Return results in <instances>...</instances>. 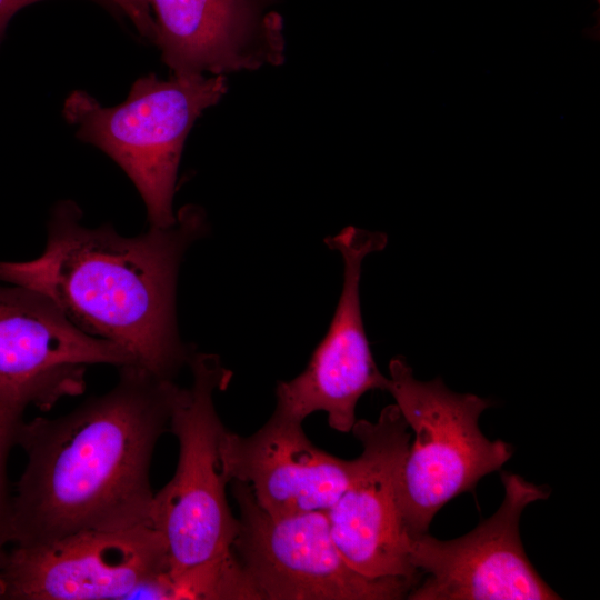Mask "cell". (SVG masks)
<instances>
[{"instance_id": "6da1fadb", "label": "cell", "mask_w": 600, "mask_h": 600, "mask_svg": "<svg viewBox=\"0 0 600 600\" xmlns=\"http://www.w3.org/2000/svg\"><path fill=\"white\" fill-rule=\"evenodd\" d=\"M176 388L123 366L107 393L66 416L23 421L17 444L28 463L4 521L9 542L32 546L150 523V464L169 431Z\"/></svg>"}, {"instance_id": "7a4b0ae2", "label": "cell", "mask_w": 600, "mask_h": 600, "mask_svg": "<svg viewBox=\"0 0 600 600\" xmlns=\"http://www.w3.org/2000/svg\"><path fill=\"white\" fill-rule=\"evenodd\" d=\"M79 206L56 204L43 252L31 261L0 262V281L49 298L83 332L123 349L134 364L173 380L191 351L176 317L178 270L207 229L204 211L182 207L176 221L137 237L110 224L89 228Z\"/></svg>"}, {"instance_id": "3957f363", "label": "cell", "mask_w": 600, "mask_h": 600, "mask_svg": "<svg viewBox=\"0 0 600 600\" xmlns=\"http://www.w3.org/2000/svg\"><path fill=\"white\" fill-rule=\"evenodd\" d=\"M192 382L177 386L169 431L179 443L171 480L153 496L150 523L168 551L166 576L188 572L232 574L242 570L233 543L239 522L227 502L230 482L222 464L220 443L224 431L213 401L226 389L231 371L218 356L191 353Z\"/></svg>"}, {"instance_id": "277c9868", "label": "cell", "mask_w": 600, "mask_h": 600, "mask_svg": "<svg viewBox=\"0 0 600 600\" xmlns=\"http://www.w3.org/2000/svg\"><path fill=\"white\" fill-rule=\"evenodd\" d=\"M228 90L224 76L154 73L138 78L127 99L102 106L84 90L64 100V120L76 137L110 157L130 178L147 210L150 228L176 221L172 201L187 137L197 119Z\"/></svg>"}, {"instance_id": "5b68a950", "label": "cell", "mask_w": 600, "mask_h": 600, "mask_svg": "<svg viewBox=\"0 0 600 600\" xmlns=\"http://www.w3.org/2000/svg\"><path fill=\"white\" fill-rule=\"evenodd\" d=\"M387 391L414 432L399 472L398 504L406 537H418L446 503L500 470L513 448L481 432L489 400L453 392L440 378L417 380L402 357L390 361Z\"/></svg>"}, {"instance_id": "8992f818", "label": "cell", "mask_w": 600, "mask_h": 600, "mask_svg": "<svg viewBox=\"0 0 600 600\" xmlns=\"http://www.w3.org/2000/svg\"><path fill=\"white\" fill-rule=\"evenodd\" d=\"M230 482L240 510L233 550L258 600H396L420 582L358 572L333 540L328 511L274 516L247 484Z\"/></svg>"}, {"instance_id": "52a82bcc", "label": "cell", "mask_w": 600, "mask_h": 600, "mask_svg": "<svg viewBox=\"0 0 600 600\" xmlns=\"http://www.w3.org/2000/svg\"><path fill=\"white\" fill-rule=\"evenodd\" d=\"M168 569L164 540L150 523L87 530L7 549L0 564V599H137Z\"/></svg>"}, {"instance_id": "ba28073f", "label": "cell", "mask_w": 600, "mask_h": 600, "mask_svg": "<svg viewBox=\"0 0 600 600\" xmlns=\"http://www.w3.org/2000/svg\"><path fill=\"white\" fill-rule=\"evenodd\" d=\"M504 498L499 509L469 533L439 540L428 532L406 537L408 559L428 574L410 600H558L529 561L519 523L523 510L551 490L521 476L501 472Z\"/></svg>"}, {"instance_id": "9c48e42d", "label": "cell", "mask_w": 600, "mask_h": 600, "mask_svg": "<svg viewBox=\"0 0 600 600\" xmlns=\"http://www.w3.org/2000/svg\"><path fill=\"white\" fill-rule=\"evenodd\" d=\"M134 364L118 346L77 328L46 296L0 286V394L49 410L86 387L89 366ZM136 366V364H134Z\"/></svg>"}, {"instance_id": "30bf717a", "label": "cell", "mask_w": 600, "mask_h": 600, "mask_svg": "<svg viewBox=\"0 0 600 600\" xmlns=\"http://www.w3.org/2000/svg\"><path fill=\"white\" fill-rule=\"evenodd\" d=\"M326 244L343 260V283L331 323L306 369L276 388L277 411L303 422L323 411L329 426L351 432L359 399L370 390L387 391L389 379L378 369L366 334L359 297L363 259L382 250L387 236L352 226L328 237Z\"/></svg>"}, {"instance_id": "8fae6325", "label": "cell", "mask_w": 600, "mask_h": 600, "mask_svg": "<svg viewBox=\"0 0 600 600\" xmlns=\"http://www.w3.org/2000/svg\"><path fill=\"white\" fill-rule=\"evenodd\" d=\"M409 426L397 404L376 422L356 420L351 432L362 446L349 484L328 510L333 540L358 572L370 578L420 580L408 559L398 504L399 472L410 446Z\"/></svg>"}, {"instance_id": "7c38bea8", "label": "cell", "mask_w": 600, "mask_h": 600, "mask_svg": "<svg viewBox=\"0 0 600 600\" xmlns=\"http://www.w3.org/2000/svg\"><path fill=\"white\" fill-rule=\"evenodd\" d=\"M153 43L173 76L257 70L284 62L274 0H150Z\"/></svg>"}, {"instance_id": "4fadbf2b", "label": "cell", "mask_w": 600, "mask_h": 600, "mask_svg": "<svg viewBox=\"0 0 600 600\" xmlns=\"http://www.w3.org/2000/svg\"><path fill=\"white\" fill-rule=\"evenodd\" d=\"M220 453L229 481L247 484L260 508L274 516L328 511L354 468V459L321 450L301 421L277 410L250 436L224 429Z\"/></svg>"}, {"instance_id": "5bb4252c", "label": "cell", "mask_w": 600, "mask_h": 600, "mask_svg": "<svg viewBox=\"0 0 600 600\" xmlns=\"http://www.w3.org/2000/svg\"><path fill=\"white\" fill-rule=\"evenodd\" d=\"M23 411L0 394V524L6 521L10 509L7 460L11 448L18 443Z\"/></svg>"}, {"instance_id": "9a60e30c", "label": "cell", "mask_w": 600, "mask_h": 600, "mask_svg": "<svg viewBox=\"0 0 600 600\" xmlns=\"http://www.w3.org/2000/svg\"><path fill=\"white\" fill-rule=\"evenodd\" d=\"M117 7L133 24L141 37L149 41L156 38V21L151 14L150 0H107Z\"/></svg>"}, {"instance_id": "2e32d148", "label": "cell", "mask_w": 600, "mask_h": 600, "mask_svg": "<svg viewBox=\"0 0 600 600\" xmlns=\"http://www.w3.org/2000/svg\"><path fill=\"white\" fill-rule=\"evenodd\" d=\"M42 0H0V41L4 34L11 18L21 9ZM100 3H108L107 0H94Z\"/></svg>"}, {"instance_id": "e0dca14e", "label": "cell", "mask_w": 600, "mask_h": 600, "mask_svg": "<svg viewBox=\"0 0 600 600\" xmlns=\"http://www.w3.org/2000/svg\"><path fill=\"white\" fill-rule=\"evenodd\" d=\"M7 544H9V538L3 523L0 524V564L7 551Z\"/></svg>"}]
</instances>
